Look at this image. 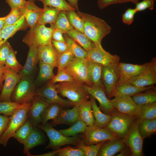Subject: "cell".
<instances>
[{
    "label": "cell",
    "mask_w": 156,
    "mask_h": 156,
    "mask_svg": "<svg viewBox=\"0 0 156 156\" xmlns=\"http://www.w3.org/2000/svg\"><path fill=\"white\" fill-rule=\"evenodd\" d=\"M77 13L83 21V33L95 46L101 45L103 39L111 32V27L105 20L93 15L79 11Z\"/></svg>",
    "instance_id": "obj_1"
},
{
    "label": "cell",
    "mask_w": 156,
    "mask_h": 156,
    "mask_svg": "<svg viewBox=\"0 0 156 156\" xmlns=\"http://www.w3.org/2000/svg\"><path fill=\"white\" fill-rule=\"evenodd\" d=\"M53 26L47 27L45 25L37 23L30 28L23 41L29 47L38 48L44 45H51Z\"/></svg>",
    "instance_id": "obj_2"
},
{
    "label": "cell",
    "mask_w": 156,
    "mask_h": 156,
    "mask_svg": "<svg viewBox=\"0 0 156 156\" xmlns=\"http://www.w3.org/2000/svg\"><path fill=\"white\" fill-rule=\"evenodd\" d=\"M55 85L58 93L67 98L74 106H79L90 98L82 86L76 82H62Z\"/></svg>",
    "instance_id": "obj_3"
},
{
    "label": "cell",
    "mask_w": 156,
    "mask_h": 156,
    "mask_svg": "<svg viewBox=\"0 0 156 156\" xmlns=\"http://www.w3.org/2000/svg\"><path fill=\"white\" fill-rule=\"evenodd\" d=\"M36 90L32 76L22 77L13 91L11 101L21 105L31 103L36 96Z\"/></svg>",
    "instance_id": "obj_4"
},
{
    "label": "cell",
    "mask_w": 156,
    "mask_h": 156,
    "mask_svg": "<svg viewBox=\"0 0 156 156\" xmlns=\"http://www.w3.org/2000/svg\"><path fill=\"white\" fill-rule=\"evenodd\" d=\"M31 103H25L10 116V119L4 133L0 138V144L6 147L9 140L13 137L17 131L28 118V113Z\"/></svg>",
    "instance_id": "obj_5"
},
{
    "label": "cell",
    "mask_w": 156,
    "mask_h": 156,
    "mask_svg": "<svg viewBox=\"0 0 156 156\" xmlns=\"http://www.w3.org/2000/svg\"><path fill=\"white\" fill-rule=\"evenodd\" d=\"M110 115L111 116L110 120L105 127L119 138L124 139L136 116L126 114L116 109Z\"/></svg>",
    "instance_id": "obj_6"
},
{
    "label": "cell",
    "mask_w": 156,
    "mask_h": 156,
    "mask_svg": "<svg viewBox=\"0 0 156 156\" xmlns=\"http://www.w3.org/2000/svg\"><path fill=\"white\" fill-rule=\"evenodd\" d=\"M38 126L45 132L49 138V142L45 148V149L50 148L56 150L61 146L66 145H77L81 140L79 137L76 135L69 137L63 135L59 131L54 129L51 124L47 122Z\"/></svg>",
    "instance_id": "obj_7"
},
{
    "label": "cell",
    "mask_w": 156,
    "mask_h": 156,
    "mask_svg": "<svg viewBox=\"0 0 156 156\" xmlns=\"http://www.w3.org/2000/svg\"><path fill=\"white\" fill-rule=\"evenodd\" d=\"M65 68L77 83L92 86L88 77L86 59L74 57Z\"/></svg>",
    "instance_id": "obj_8"
},
{
    "label": "cell",
    "mask_w": 156,
    "mask_h": 156,
    "mask_svg": "<svg viewBox=\"0 0 156 156\" xmlns=\"http://www.w3.org/2000/svg\"><path fill=\"white\" fill-rule=\"evenodd\" d=\"M118 138H119L105 127L100 128L95 126H87L82 140L83 144L87 145L96 144Z\"/></svg>",
    "instance_id": "obj_9"
},
{
    "label": "cell",
    "mask_w": 156,
    "mask_h": 156,
    "mask_svg": "<svg viewBox=\"0 0 156 156\" xmlns=\"http://www.w3.org/2000/svg\"><path fill=\"white\" fill-rule=\"evenodd\" d=\"M118 64L103 67L102 83L106 95L109 99L112 97L115 88L119 80Z\"/></svg>",
    "instance_id": "obj_10"
},
{
    "label": "cell",
    "mask_w": 156,
    "mask_h": 156,
    "mask_svg": "<svg viewBox=\"0 0 156 156\" xmlns=\"http://www.w3.org/2000/svg\"><path fill=\"white\" fill-rule=\"evenodd\" d=\"M139 120L136 117L132 124L125 138L123 139L126 146L130 148L133 156H141L143 155V139L139 132L138 124Z\"/></svg>",
    "instance_id": "obj_11"
},
{
    "label": "cell",
    "mask_w": 156,
    "mask_h": 156,
    "mask_svg": "<svg viewBox=\"0 0 156 156\" xmlns=\"http://www.w3.org/2000/svg\"><path fill=\"white\" fill-rule=\"evenodd\" d=\"M120 57L112 55L104 50L102 45H97L87 51V60L101 64L103 66L118 64Z\"/></svg>",
    "instance_id": "obj_12"
},
{
    "label": "cell",
    "mask_w": 156,
    "mask_h": 156,
    "mask_svg": "<svg viewBox=\"0 0 156 156\" xmlns=\"http://www.w3.org/2000/svg\"><path fill=\"white\" fill-rule=\"evenodd\" d=\"M113 96L110 101L116 109L129 115L136 116L140 105L136 104L131 96L119 94H114Z\"/></svg>",
    "instance_id": "obj_13"
},
{
    "label": "cell",
    "mask_w": 156,
    "mask_h": 156,
    "mask_svg": "<svg viewBox=\"0 0 156 156\" xmlns=\"http://www.w3.org/2000/svg\"><path fill=\"white\" fill-rule=\"evenodd\" d=\"M3 76L4 83L0 95V102L10 101L13 91L22 77L18 73L5 66Z\"/></svg>",
    "instance_id": "obj_14"
},
{
    "label": "cell",
    "mask_w": 156,
    "mask_h": 156,
    "mask_svg": "<svg viewBox=\"0 0 156 156\" xmlns=\"http://www.w3.org/2000/svg\"><path fill=\"white\" fill-rule=\"evenodd\" d=\"M51 104L43 97L35 96L28 113V118L34 127H36L41 122L42 115Z\"/></svg>",
    "instance_id": "obj_15"
},
{
    "label": "cell",
    "mask_w": 156,
    "mask_h": 156,
    "mask_svg": "<svg viewBox=\"0 0 156 156\" xmlns=\"http://www.w3.org/2000/svg\"><path fill=\"white\" fill-rule=\"evenodd\" d=\"M150 66L138 75L131 79L128 82L139 87L153 86L156 83V59L153 58Z\"/></svg>",
    "instance_id": "obj_16"
},
{
    "label": "cell",
    "mask_w": 156,
    "mask_h": 156,
    "mask_svg": "<svg viewBox=\"0 0 156 156\" xmlns=\"http://www.w3.org/2000/svg\"><path fill=\"white\" fill-rule=\"evenodd\" d=\"M82 86L90 95L98 101L100 109L104 113L110 115L116 109L107 96L103 87L90 86L86 85H82Z\"/></svg>",
    "instance_id": "obj_17"
},
{
    "label": "cell",
    "mask_w": 156,
    "mask_h": 156,
    "mask_svg": "<svg viewBox=\"0 0 156 156\" xmlns=\"http://www.w3.org/2000/svg\"><path fill=\"white\" fill-rule=\"evenodd\" d=\"M58 94L55 84H53L49 83L42 87L36 90L35 91L36 96L43 97L50 103H56L64 107L73 106L70 101L63 99Z\"/></svg>",
    "instance_id": "obj_18"
},
{
    "label": "cell",
    "mask_w": 156,
    "mask_h": 156,
    "mask_svg": "<svg viewBox=\"0 0 156 156\" xmlns=\"http://www.w3.org/2000/svg\"><path fill=\"white\" fill-rule=\"evenodd\" d=\"M151 63V60L149 62L140 65L119 62L118 65L120 75L118 81L128 82L131 79L146 69Z\"/></svg>",
    "instance_id": "obj_19"
},
{
    "label": "cell",
    "mask_w": 156,
    "mask_h": 156,
    "mask_svg": "<svg viewBox=\"0 0 156 156\" xmlns=\"http://www.w3.org/2000/svg\"><path fill=\"white\" fill-rule=\"evenodd\" d=\"M35 0H28L25 7L21 9L27 25L31 28L38 23L43 8L37 6Z\"/></svg>",
    "instance_id": "obj_20"
},
{
    "label": "cell",
    "mask_w": 156,
    "mask_h": 156,
    "mask_svg": "<svg viewBox=\"0 0 156 156\" xmlns=\"http://www.w3.org/2000/svg\"><path fill=\"white\" fill-rule=\"evenodd\" d=\"M38 49V62L57 67L59 54L52 44L42 46Z\"/></svg>",
    "instance_id": "obj_21"
},
{
    "label": "cell",
    "mask_w": 156,
    "mask_h": 156,
    "mask_svg": "<svg viewBox=\"0 0 156 156\" xmlns=\"http://www.w3.org/2000/svg\"><path fill=\"white\" fill-rule=\"evenodd\" d=\"M126 146L123 139L118 138L105 141L101 147L97 156H113Z\"/></svg>",
    "instance_id": "obj_22"
},
{
    "label": "cell",
    "mask_w": 156,
    "mask_h": 156,
    "mask_svg": "<svg viewBox=\"0 0 156 156\" xmlns=\"http://www.w3.org/2000/svg\"><path fill=\"white\" fill-rule=\"evenodd\" d=\"M79 118V106H74L70 109H62L57 118L53 120L51 124L54 126L61 124L72 125Z\"/></svg>",
    "instance_id": "obj_23"
},
{
    "label": "cell",
    "mask_w": 156,
    "mask_h": 156,
    "mask_svg": "<svg viewBox=\"0 0 156 156\" xmlns=\"http://www.w3.org/2000/svg\"><path fill=\"white\" fill-rule=\"evenodd\" d=\"M26 62L18 73L21 77L32 76L38 62V48L29 47Z\"/></svg>",
    "instance_id": "obj_24"
},
{
    "label": "cell",
    "mask_w": 156,
    "mask_h": 156,
    "mask_svg": "<svg viewBox=\"0 0 156 156\" xmlns=\"http://www.w3.org/2000/svg\"><path fill=\"white\" fill-rule=\"evenodd\" d=\"M28 25L23 16L13 24L4 27L0 31V46L17 31L26 29Z\"/></svg>",
    "instance_id": "obj_25"
},
{
    "label": "cell",
    "mask_w": 156,
    "mask_h": 156,
    "mask_svg": "<svg viewBox=\"0 0 156 156\" xmlns=\"http://www.w3.org/2000/svg\"><path fill=\"white\" fill-rule=\"evenodd\" d=\"M153 86L145 87H139L133 85L128 82L118 81L112 94H119L129 96L143 92L154 87Z\"/></svg>",
    "instance_id": "obj_26"
},
{
    "label": "cell",
    "mask_w": 156,
    "mask_h": 156,
    "mask_svg": "<svg viewBox=\"0 0 156 156\" xmlns=\"http://www.w3.org/2000/svg\"><path fill=\"white\" fill-rule=\"evenodd\" d=\"M87 60L88 77L92 86L103 87L102 77L103 66L99 63Z\"/></svg>",
    "instance_id": "obj_27"
},
{
    "label": "cell",
    "mask_w": 156,
    "mask_h": 156,
    "mask_svg": "<svg viewBox=\"0 0 156 156\" xmlns=\"http://www.w3.org/2000/svg\"><path fill=\"white\" fill-rule=\"evenodd\" d=\"M92 109L95 120V126L100 128L105 127L110 122L111 116L102 112L96 103L95 99L90 95Z\"/></svg>",
    "instance_id": "obj_28"
},
{
    "label": "cell",
    "mask_w": 156,
    "mask_h": 156,
    "mask_svg": "<svg viewBox=\"0 0 156 156\" xmlns=\"http://www.w3.org/2000/svg\"><path fill=\"white\" fill-rule=\"evenodd\" d=\"M79 106L80 118L87 126H94L95 120L93 114L90 100L84 101L80 104Z\"/></svg>",
    "instance_id": "obj_29"
},
{
    "label": "cell",
    "mask_w": 156,
    "mask_h": 156,
    "mask_svg": "<svg viewBox=\"0 0 156 156\" xmlns=\"http://www.w3.org/2000/svg\"><path fill=\"white\" fill-rule=\"evenodd\" d=\"M43 9L37 23L44 25L49 23L51 26H53L60 10L54 7L46 6H44Z\"/></svg>",
    "instance_id": "obj_30"
},
{
    "label": "cell",
    "mask_w": 156,
    "mask_h": 156,
    "mask_svg": "<svg viewBox=\"0 0 156 156\" xmlns=\"http://www.w3.org/2000/svg\"><path fill=\"white\" fill-rule=\"evenodd\" d=\"M87 51L94 47V44L83 33L74 29L66 34Z\"/></svg>",
    "instance_id": "obj_31"
},
{
    "label": "cell",
    "mask_w": 156,
    "mask_h": 156,
    "mask_svg": "<svg viewBox=\"0 0 156 156\" xmlns=\"http://www.w3.org/2000/svg\"><path fill=\"white\" fill-rule=\"evenodd\" d=\"M138 129L143 140L151 136L156 132V118L139 120Z\"/></svg>",
    "instance_id": "obj_32"
},
{
    "label": "cell",
    "mask_w": 156,
    "mask_h": 156,
    "mask_svg": "<svg viewBox=\"0 0 156 156\" xmlns=\"http://www.w3.org/2000/svg\"><path fill=\"white\" fill-rule=\"evenodd\" d=\"M44 142L43 137L41 133L35 127L24 143L23 153L26 154L30 150L34 147L43 144Z\"/></svg>",
    "instance_id": "obj_33"
},
{
    "label": "cell",
    "mask_w": 156,
    "mask_h": 156,
    "mask_svg": "<svg viewBox=\"0 0 156 156\" xmlns=\"http://www.w3.org/2000/svg\"><path fill=\"white\" fill-rule=\"evenodd\" d=\"M136 116L139 120L156 118V102L140 105Z\"/></svg>",
    "instance_id": "obj_34"
},
{
    "label": "cell",
    "mask_w": 156,
    "mask_h": 156,
    "mask_svg": "<svg viewBox=\"0 0 156 156\" xmlns=\"http://www.w3.org/2000/svg\"><path fill=\"white\" fill-rule=\"evenodd\" d=\"M144 92H140L132 96L135 103L141 105L156 102V87L147 90Z\"/></svg>",
    "instance_id": "obj_35"
},
{
    "label": "cell",
    "mask_w": 156,
    "mask_h": 156,
    "mask_svg": "<svg viewBox=\"0 0 156 156\" xmlns=\"http://www.w3.org/2000/svg\"><path fill=\"white\" fill-rule=\"evenodd\" d=\"M39 72L36 80L37 83L51 80L55 75L53 72L54 66L39 62Z\"/></svg>",
    "instance_id": "obj_36"
},
{
    "label": "cell",
    "mask_w": 156,
    "mask_h": 156,
    "mask_svg": "<svg viewBox=\"0 0 156 156\" xmlns=\"http://www.w3.org/2000/svg\"><path fill=\"white\" fill-rule=\"evenodd\" d=\"M34 127L28 118L17 131L13 137L19 143L23 144L32 132Z\"/></svg>",
    "instance_id": "obj_37"
},
{
    "label": "cell",
    "mask_w": 156,
    "mask_h": 156,
    "mask_svg": "<svg viewBox=\"0 0 156 156\" xmlns=\"http://www.w3.org/2000/svg\"><path fill=\"white\" fill-rule=\"evenodd\" d=\"M54 28L60 30L63 34H67L73 28L66 16V11H60L57 16Z\"/></svg>",
    "instance_id": "obj_38"
},
{
    "label": "cell",
    "mask_w": 156,
    "mask_h": 156,
    "mask_svg": "<svg viewBox=\"0 0 156 156\" xmlns=\"http://www.w3.org/2000/svg\"><path fill=\"white\" fill-rule=\"evenodd\" d=\"M64 37L68 45L69 49L75 57L87 59V51L77 43L66 34H64Z\"/></svg>",
    "instance_id": "obj_39"
},
{
    "label": "cell",
    "mask_w": 156,
    "mask_h": 156,
    "mask_svg": "<svg viewBox=\"0 0 156 156\" xmlns=\"http://www.w3.org/2000/svg\"><path fill=\"white\" fill-rule=\"evenodd\" d=\"M87 126L86 124L79 118L70 127L66 129H60L59 131L65 136L72 137L80 133H83Z\"/></svg>",
    "instance_id": "obj_40"
},
{
    "label": "cell",
    "mask_w": 156,
    "mask_h": 156,
    "mask_svg": "<svg viewBox=\"0 0 156 156\" xmlns=\"http://www.w3.org/2000/svg\"><path fill=\"white\" fill-rule=\"evenodd\" d=\"M62 109V106L59 104L51 103L45 110L42 115V125H44L49 120L55 119Z\"/></svg>",
    "instance_id": "obj_41"
},
{
    "label": "cell",
    "mask_w": 156,
    "mask_h": 156,
    "mask_svg": "<svg viewBox=\"0 0 156 156\" xmlns=\"http://www.w3.org/2000/svg\"><path fill=\"white\" fill-rule=\"evenodd\" d=\"M24 104H20L12 101L0 102V114L11 116L17 110L22 107Z\"/></svg>",
    "instance_id": "obj_42"
},
{
    "label": "cell",
    "mask_w": 156,
    "mask_h": 156,
    "mask_svg": "<svg viewBox=\"0 0 156 156\" xmlns=\"http://www.w3.org/2000/svg\"><path fill=\"white\" fill-rule=\"evenodd\" d=\"M74 10L66 11L68 19L74 29L83 33L84 32V25L82 19Z\"/></svg>",
    "instance_id": "obj_43"
},
{
    "label": "cell",
    "mask_w": 156,
    "mask_h": 156,
    "mask_svg": "<svg viewBox=\"0 0 156 156\" xmlns=\"http://www.w3.org/2000/svg\"><path fill=\"white\" fill-rule=\"evenodd\" d=\"M42 2L43 6L51 7L60 11H76L65 0H35Z\"/></svg>",
    "instance_id": "obj_44"
},
{
    "label": "cell",
    "mask_w": 156,
    "mask_h": 156,
    "mask_svg": "<svg viewBox=\"0 0 156 156\" xmlns=\"http://www.w3.org/2000/svg\"><path fill=\"white\" fill-rule=\"evenodd\" d=\"M16 52L12 48L7 57L5 63V67L9 68L19 73L22 69V66L17 60L16 54Z\"/></svg>",
    "instance_id": "obj_45"
},
{
    "label": "cell",
    "mask_w": 156,
    "mask_h": 156,
    "mask_svg": "<svg viewBox=\"0 0 156 156\" xmlns=\"http://www.w3.org/2000/svg\"><path fill=\"white\" fill-rule=\"evenodd\" d=\"M105 141L96 144L86 145L83 144L82 140H81L76 147L81 148L84 152L86 156H96L101 147Z\"/></svg>",
    "instance_id": "obj_46"
},
{
    "label": "cell",
    "mask_w": 156,
    "mask_h": 156,
    "mask_svg": "<svg viewBox=\"0 0 156 156\" xmlns=\"http://www.w3.org/2000/svg\"><path fill=\"white\" fill-rule=\"evenodd\" d=\"M62 82H76L65 68L58 69L57 75L50 80L49 83L55 84L57 83Z\"/></svg>",
    "instance_id": "obj_47"
},
{
    "label": "cell",
    "mask_w": 156,
    "mask_h": 156,
    "mask_svg": "<svg viewBox=\"0 0 156 156\" xmlns=\"http://www.w3.org/2000/svg\"><path fill=\"white\" fill-rule=\"evenodd\" d=\"M23 16L21 9L11 8L9 13L6 16L3 27L14 24Z\"/></svg>",
    "instance_id": "obj_48"
},
{
    "label": "cell",
    "mask_w": 156,
    "mask_h": 156,
    "mask_svg": "<svg viewBox=\"0 0 156 156\" xmlns=\"http://www.w3.org/2000/svg\"><path fill=\"white\" fill-rule=\"evenodd\" d=\"M74 57L69 49L62 53L59 54L57 59L58 69L65 68Z\"/></svg>",
    "instance_id": "obj_49"
},
{
    "label": "cell",
    "mask_w": 156,
    "mask_h": 156,
    "mask_svg": "<svg viewBox=\"0 0 156 156\" xmlns=\"http://www.w3.org/2000/svg\"><path fill=\"white\" fill-rule=\"evenodd\" d=\"M56 155L59 156H86L83 151L81 148L72 147L69 146L62 148Z\"/></svg>",
    "instance_id": "obj_50"
},
{
    "label": "cell",
    "mask_w": 156,
    "mask_h": 156,
    "mask_svg": "<svg viewBox=\"0 0 156 156\" xmlns=\"http://www.w3.org/2000/svg\"><path fill=\"white\" fill-rule=\"evenodd\" d=\"M12 48L8 41L0 46V64L4 65L6 59Z\"/></svg>",
    "instance_id": "obj_51"
},
{
    "label": "cell",
    "mask_w": 156,
    "mask_h": 156,
    "mask_svg": "<svg viewBox=\"0 0 156 156\" xmlns=\"http://www.w3.org/2000/svg\"><path fill=\"white\" fill-rule=\"evenodd\" d=\"M154 6V0H142L136 4L135 8L137 12L144 11L147 9L153 10Z\"/></svg>",
    "instance_id": "obj_52"
},
{
    "label": "cell",
    "mask_w": 156,
    "mask_h": 156,
    "mask_svg": "<svg viewBox=\"0 0 156 156\" xmlns=\"http://www.w3.org/2000/svg\"><path fill=\"white\" fill-rule=\"evenodd\" d=\"M137 12L135 8H128L122 14L123 22L127 25H130L133 22L134 16Z\"/></svg>",
    "instance_id": "obj_53"
},
{
    "label": "cell",
    "mask_w": 156,
    "mask_h": 156,
    "mask_svg": "<svg viewBox=\"0 0 156 156\" xmlns=\"http://www.w3.org/2000/svg\"><path fill=\"white\" fill-rule=\"evenodd\" d=\"M52 44L59 54L62 53L69 49L66 42H60L52 40Z\"/></svg>",
    "instance_id": "obj_54"
},
{
    "label": "cell",
    "mask_w": 156,
    "mask_h": 156,
    "mask_svg": "<svg viewBox=\"0 0 156 156\" xmlns=\"http://www.w3.org/2000/svg\"><path fill=\"white\" fill-rule=\"evenodd\" d=\"M6 2L11 8L21 9L26 6L27 1L25 0H6Z\"/></svg>",
    "instance_id": "obj_55"
},
{
    "label": "cell",
    "mask_w": 156,
    "mask_h": 156,
    "mask_svg": "<svg viewBox=\"0 0 156 156\" xmlns=\"http://www.w3.org/2000/svg\"><path fill=\"white\" fill-rule=\"evenodd\" d=\"M10 119V117L0 114V138L5 132Z\"/></svg>",
    "instance_id": "obj_56"
},
{
    "label": "cell",
    "mask_w": 156,
    "mask_h": 156,
    "mask_svg": "<svg viewBox=\"0 0 156 156\" xmlns=\"http://www.w3.org/2000/svg\"><path fill=\"white\" fill-rule=\"evenodd\" d=\"M120 0H97L99 8L102 10L112 4L118 3Z\"/></svg>",
    "instance_id": "obj_57"
},
{
    "label": "cell",
    "mask_w": 156,
    "mask_h": 156,
    "mask_svg": "<svg viewBox=\"0 0 156 156\" xmlns=\"http://www.w3.org/2000/svg\"><path fill=\"white\" fill-rule=\"evenodd\" d=\"M63 34L59 30L54 28L52 34V40L58 41L65 42Z\"/></svg>",
    "instance_id": "obj_58"
},
{
    "label": "cell",
    "mask_w": 156,
    "mask_h": 156,
    "mask_svg": "<svg viewBox=\"0 0 156 156\" xmlns=\"http://www.w3.org/2000/svg\"><path fill=\"white\" fill-rule=\"evenodd\" d=\"M4 69V65L0 64V90L2 87L3 82L4 81L3 75Z\"/></svg>",
    "instance_id": "obj_59"
},
{
    "label": "cell",
    "mask_w": 156,
    "mask_h": 156,
    "mask_svg": "<svg viewBox=\"0 0 156 156\" xmlns=\"http://www.w3.org/2000/svg\"><path fill=\"white\" fill-rule=\"evenodd\" d=\"M69 4L76 11H79V8L78 6V0H67Z\"/></svg>",
    "instance_id": "obj_60"
},
{
    "label": "cell",
    "mask_w": 156,
    "mask_h": 156,
    "mask_svg": "<svg viewBox=\"0 0 156 156\" xmlns=\"http://www.w3.org/2000/svg\"><path fill=\"white\" fill-rule=\"evenodd\" d=\"M120 152V153L117 156H127L129 155V151H128V149L126 148L125 147Z\"/></svg>",
    "instance_id": "obj_61"
},
{
    "label": "cell",
    "mask_w": 156,
    "mask_h": 156,
    "mask_svg": "<svg viewBox=\"0 0 156 156\" xmlns=\"http://www.w3.org/2000/svg\"><path fill=\"white\" fill-rule=\"evenodd\" d=\"M130 2L135 4H136L139 2L138 0H120L118 3H126Z\"/></svg>",
    "instance_id": "obj_62"
},
{
    "label": "cell",
    "mask_w": 156,
    "mask_h": 156,
    "mask_svg": "<svg viewBox=\"0 0 156 156\" xmlns=\"http://www.w3.org/2000/svg\"><path fill=\"white\" fill-rule=\"evenodd\" d=\"M5 16L0 17V31L3 27L5 22Z\"/></svg>",
    "instance_id": "obj_63"
}]
</instances>
